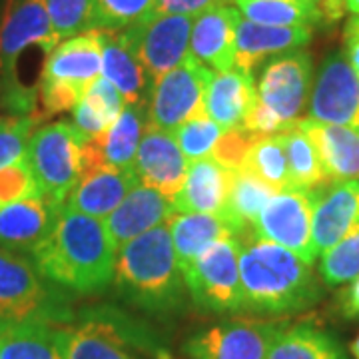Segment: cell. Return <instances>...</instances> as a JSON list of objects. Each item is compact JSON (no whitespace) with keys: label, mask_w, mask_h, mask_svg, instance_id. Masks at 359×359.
Listing matches in <instances>:
<instances>
[{"label":"cell","mask_w":359,"mask_h":359,"mask_svg":"<svg viewBox=\"0 0 359 359\" xmlns=\"http://www.w3.org/2000/svg\"><path fill=\"white\" fill-rule=\"evenodd\" d=\"M256 138V134H252L244 128L226 130L219 136L218 144L214 146L210 158L216 160L219 166L230 170V172H240L244 168L245 156H248Z\"/></svg>","instance_id":"cell-41"},{"label":"cell","mask_w":359,"mask_h":359,"mask_svg":"<svg viewBox=\"0 0 359 359\" xmlns=\"http://www.w3.org/2000/svg\"><path fill=\"white\" fill-rule=\"evenodd\" d=\"M240 238H224L202 252L184 271V282L192 302L210 313L242 311L240 280Z\"/></svg>","instance_id":"cell-7"},{"label":"cell","mask_w":359,"mask_h":359,"mask_svg":"<svg viewBox=\"0 0 359 359\" xmlns=\"http://www.w3.org/2000/svg\"><path fill=\"white\" fill-rule=\"evenodd\" d=\"M0 359H65L62 327L39 321L2 325Z\"/></svg>","instance_id":"cell-29"},{"label":"cell","mask_w":359,"mask_h":359,"mask_svg":"<svg viewBox=\"0 0 359 359\" xmlns=\"http://www.w3.org/2000/svg\"><path fill=\"white\" fill-rule=\"evenodd\" d=\"M321 280L325 285H344L359 276V222L346 236L321 254Z\"/></svg>","instance_id":"cell-35"},{"label":"cell","mask_w":359,"mask_h":359,"mask_svg":"<svg viewBox=\"0 0 359 359\" xmlns=\"http://www.w3.org/2000/svg\"><path fill=\"white\" fill-rule=\"evenodd\" d=\"M212 74L210 68L188 58L156 78L146 106L148 128L174 132L186 120L204 112L205 88Z\"/></svg>","instance_id":"cell-10"},{"label":"cell","mask_w":359,"mask_h":359,"mask_svg":"<svg viewBox=\"0 0 359 359\" xmlns=\"http://www.w3.org/2000/svg\"><path fill=\"white\" fill-rule=\"evenodd\" d=\"M233 172L208 158L188 164V172L178 196L174 198L176 214H219L228 202Z\"/></svg>","instance_id":"cell-25"},{"label":"cell","mask_w":359,"mask_h":359,"mask_svg":"<svg viewBox=\"0 0 359 359\" xmlns=\"http://www.w3.org/2000/svg\"><path fill=\"white\" fill-rule=\"evenodd\" d=\"M268 359H347V355L332 334L309 323H297L283 325Z\"/></svg>","instance_id":"cell-30"},{"label":"cell","mask_w":359,"mask_h":359,"mask_svg":"<svg viewBox=\"0 0 359 359\" xmlns=\"http://www.w3.org/2000/svg\"><path fill=\"white\" fill-rule=\"evenodd\" d=\"M240 13L230 4H219L194 18L190 36V58L212 72L233 68L236 25Z\"/></svg>","instance_id":"cell-18"},{"label":"cell","mask_w":359,"mask_h":359,"mask_svg":"<svg viewBox=\"0 0 359 359\" xmlns=\"http://www.w3.org/2000/svg\"><path fill=\"white\" fill-rule=\"evenodd\" d=\"M0 330H2V323H0Z\"/></svg>","instance_id":"cell-49"},{"label":"cell","mask_w":359,"mask_h":359,"mask_svg":"<svg viewBox=\"0 0 359 359\" xmlns=\"http://www.w3.org/2000/svg\"><path fill=\"white\" fill-rule=\"evenodd\" d=\"M344 50L347 62L359 78V16H351L344 30Z\"/></svg>","instance_id":"cell-43"},{"label":"cell","mask_w":359,"mask_h":359,"mask_svg":"<svg viewBox=\"0 0 359 359\" xmlns=\"http://www.w3.org/2000/svg\"><path fill=\"white\" fill-rule=\"evenodd\" d=\"M244 18L266 26L313 28L323 22L318 6L309 0H233Z\"/></svg>","instance_id":"cell-31"},{"label":"cell","mask_w":359,"mask_h":359,"mask_svg":"<svg viewBox=\"0 0 359 359\" xmlns=\"http://www.w3.org/2000/svg\"><path fill=\"white\" fill-rule=\"evenodd\" d=\"M52 28L66 40L94 28V0H46Z\"/></svg>","instance_id":"cell-38"},{"label":"cell","mask_w":359,"mask_h":359,"mask_svg":"<svg viewBox=\"0 0 359 359\" xmlns=\"http://www.w3.org/2000/svg\"><path fill=\"white\" fill-rule=\"evenodd\" d=\"M172 134H174L176 144L182 150L184 158L188 162H194V160L208 158V156L212 154V150L218 144L224 130L219 128L218 124L205 112H200V114H196L190 120H186Z\"/></svg>","instance_id":"cell-36"},{"label":"cell","mask_w":359,"mask_h":359,"mask_svg":"<svg viewBox=\"0 0 359 359\" xmlns=\"http://www.w3.org/2000/svg\"><path fill=\"white\" fill-rule=\"evenodd\" d=\"M242 170L266 182L276 192L290 188L287 158H285V148L282 142V132L269 134V136H257L245 156Z\"/></svg>","instance_id":"cell-34"},{"label":"cell","mask_w":359,"mask_h":359,"mask_svg":"<svg viewBox=\"0 0 359 359\" xmlns=\"http://www.w3.org/2000/svg\"><path fill=\"white\" fill-rule=\"evenodd\" d=\"M311 28H283L256 25L240 14L236 25L233 68L254 74V68L269 56L299 50L311 40Z\"/></svg>","instance_id":"cell-20"},{"label":"cell","mask_w":359,"mask_h":359,"mask_svg":"<svg viewBox=\"0 0 359 359\" xmlns=\"http://www.w3.org/2000/svg\"><path fill=\"white\" fill-rule=\"evenodd\" d=\"M349 351H351V355L353 359H359V335L351 341V346H349Z\"/></svg>","instance_id":"cell-47"},{"label":"cell","mask_w":359,"mask_h":359,"mask_svg":"<svg viewBox=\"0 0 359 359\" xmlns=\"http://www.w3.org/2000/svg\"><path fill=\"white\" fill-rule=\"evenodd\" d=\"M34 196H42V192L26 158L0 168V210Z\"/></svg>","instance_id":"cell-40"},{"label":"cell","mask_w":359,"mask_h":359,"mask_svg":"<svg viewBox=\"0 0 359 359\" xmlns=\"http://www.w3.org/2000/svg\"><path fill=\"white\" fill-rule=\"evenodd\" d=\"M98 30V28H96ZM102 52V76L112 82L124 96L126 104H144L148 86V74L132 50L124 30H98Z\"/></svg>","instance_id":"cell-28"},{"label":"cell","mask_w":359,"mask_h":359,"mask_svg":"<svg viewBox=\"0 0 359 359\" xmlns=\"http://www.w3.org/2000/svg\"><path fill=\"white\" fill-rule=\"evenodd\" d=\"M257 100L254 74L231 68L226 72H214L204 96V112L219 128L236 130L244 126L248 112Z\"/></svg>","instance_id":"cell-24"},{"label":"cell","mask_w":359,"mask_h":359,"mask_svg":"<svg viewBox=\"0 0 359 359\" xmlns=\"http://www.w3.org/2000/svg\"><path fill=\"white\" fill-rule=\"evenodd\" d=\"M174 214L176 210L170 198L158 190L138 184L102 222L116 248H122L142 233L168 224V219Z\"/></svg>","instance_id":"cell-17"},{"label":"cell","mask_w":359,"mask_h":359,"mask_svg":"<svg viewBox=\"0 0 359 359\" xmlns=\"http://www.w3.org/2000/svg\"><path fill=\"white\" fill-rule=\"evenodd\" d=\"M309 118L359 132V78L344 52L321 62L309 94Z\"/></svg>","instance_id":"cell-13"},{"label":"cell","mask_w":359,"mask_h":359,"mask_svg":"<svg viewBox=\"0 0 359 359\" xmlns=\"http://www.w3.org/2000/svg\"><path fill=\"white\" fill-rule=\"evenodd\" d=\"M240 240L242 311L290 316L320 302L321 285L309 264L282 245L259 240L252 230L240 236Z\"/></svg>","instance_id":"cell-2"},{"label":"cell","mask_w":359,"mask_h":359,"mask_svg":"<svg viewBox=\"0 0 359 359\" xmlns=\"http://www.w3.org/2000/svg\"><path fill=\"white\" fill-rule=\"evenodd\" d=\"M86 138L72 122H52L34 130L26 148V162L39 182L40 192L65 208L70 192L82 178V148Z\"/></svg>","instance_id":"cell-6"},{"label":"cell","mask_w":359,"mask_h":359,"mask_svg":"<svg viewBox=\"0 0 359 359\" xmlns=\"http://www.w3.org/2000/svg\"><path fill=\"white\" fill-rule=\"evenodd\" d=\"M146 128V104H126V108L110 128L94 138H86L82 148V174L98 166L134 170Z\"/></svg>","instance_id":"cell-15"},{"label":"cell","mask_w":359,"mask_h":359,"mask_svg":"<svg viewBox=\"0 0 359 359\" xmlns=\"http://www.w3.org/2000/svg\"><path fill=\"white\" fill-rule=\"evenodd\" d=\"M0 74H2V60H0Z\"/></svg>","instance_id":"cell-48"},{"label":"cell","mask_w":359,"mask_h":359,"mask_svg":"<svg viewBox=\"0 0 359 359\" xmlns=\"http://www.w3.org/2000/svg\"><path fill=\"white\" fill-rule=\"evenodd\" d=\"M295 126L308 136L318 150L321 166L332 182L359 180V132L346 126L299 118Z\"/></svg>","instance_id":"cell-23"},{"label":"cell","mask_w":359,"mask_h":359,"mask_svg":"<svg viewBox=\"0 0 359 359\" xmlns=\"http://www.w3.org/2000/svg\"><path fill=\"white\" fill-rule=\"evenodd\" d=\"M346 8L349 13H353V16H359V0H344Z\"/></svg>","instance_id":"cell-46"},{"label":"cell","mask_w":359,"mask_h":359,"mask_svg":"<svg viewBox=\"0 0 359 359\" xmlns=\"http://www.w3.org/2000/svg\"><path fill=\"white\" fill-rule=\"evenodd\" d=\"M39 124V116H0V168L26 158L30 136Z\"/></svg>","instance_id":"cell-39"},{"label":"cell","mask_w":359,"mask_h":359,"mask_svg":"<svg viewBox=\"0 0 359 359\" xmlns=\"http://www.w3.org/2000/svg\"><path fill=\"white\" fill-rule=\"evenodd\" d=\"M318 6L323 22H337L346 14V2L344 0H309Z\"/></svg>","instance_id":"cell-44"},{"label":"cell","mask_w":359,"mask_h":359,"mask_svg":"<svg viewBox=\"0 0 359 359\" xmlns=\"http://www.w3.org/2000/svg\"><path fill=\"white\" fill-rule=\"evenodd\" d=\"M320 190H295L285 188L276 192L264 210L257 214L252 226V233L271 244L290 250L292 254L304 259L306 264L316 262L313 250V208Z\"/></svg>","instance_id":"cell-9"},{"label":"cell","mask_w":359,"mask_h":359,"mask_svg":"<svg viewBox=\"0 0 359 359\" xmlns=\"http://www.w3.org/2000/svg\"><path fill=\"white\" fill-rule=\"evenodd\" d=\"M154 8L156 0H94V28L126 30L148 18Z\"/></svg>","instance_id":"cell-37"},{"label":"cell","mask_w":359,"mask_h":359,"mask_svg":"<svg viewBox=\"0 0 359 359\" xmlns=\"http://www.w3.org/2000/svg\"><path fill=\"white\" fill-rule=\"evenodd\" d=\"M114 285L126 302L150 313H170L182 308L188 287L168 224L118 248Z\"/></svg>","instance_id":"cell-3"},{"label":"cell","mask_w":359,"mask_h":359,"mask_svg":"<svg viewBox=\"0 0 359 359\" xmlns=\"http://www.w3.org/2000/svg\"><path fill=\"white\" fill-rule=\"evenodd\" d=\"M192 25V16L152 13L124 30L132 50L152 82L190 58Z\"/></svg>","instance_id":"cell-11"},{"label":"cell","mask_w":359,"mask_h":359,"mask_svg":"<svg viewBox=\"0 0 359 359\" xmlns=\"http://www.w3.org/2000/svg\"><path fill=\"white\" fill-rule=\"evenodd\" d=\"M62 40L54 32L46 0H11L0 22L2 74L14 80L22 52L36 46L50 54Z\"/></svg>","instance_id":"cell-14"},{"label":"cell","mask_w":359,"mask_h":359,"mask_svg":"<svg viewBox=\"0 0 359 359\" xmlns=\"http://www.w3.org/2000/svg\"><path fill=\"white\" fill-rule=\"evenodd\" d=\"M188 164L172 132L146 128L134 162L138 184L158 190L174 202L186 178Z\"/></svg>","instance_id":"cell-16"},{"label":"cell","mask_w":359,"mask_h":359,"mask_svg":"<svg viewBox=\"0 0 359 359\" xmlns=\"http://www.w3.org/2000/svg\"><path fill=\"white\" fill-rule=\"evenodd\" d=\"M168 228L182 273L212 244L242 236L224 214H174Z\"/></svg>","instance_id":"cell-26"},{"label":"cell","mask_w":359,"mask_h":359,"mask_svg":"<svg viewBox=\"0 0 359 359\" xmlns=\"http://www.w3.org/2000/svg\"><path fill=\"white\" fill-rule=\"evenodd\" d=\"M138 186L134 170H118L110 166L92 168L82 174L76 188L70 192L65 208L92 216V218H108L120 202Z\"/></svg>","instance_id":"cell-21"},{"label":"cell","mask_w":359,"mask_h":359,"mask_svg":"<svg viewBox=\"0 0 359 359\" xmlns=\"http://www.w3.org/2000/svg\"><path fill=\"white\" fill-rule=\"evenodd\" d=\"M273 194L276 190L256 176L248 174L244 170L233 172L228 202L219 214H224L244 236L245 231L252 230L257 214L264 210V205L268 204Z\"/></svg>","instance_id":"cell-33"},{"label":"cell","mask_w":359,"mask_h":359,"mask_svg":"<svg viewBox=\"0 0 359 359\" xmlns=\"http://www.w3.org/2000/svg\"><path fill=\"white\" fill-rule=\"evenodd\" d=\"M282 330L276 321L228 320L198 332L184 351L192 359H268Z\"/></svg>","instance_id":"cell-12"},{"label":"cell","mask_w":359,"mask_h":359,"mask_svg":"<svg viewBox=\"0 0 359 359\" xmlns=\"http://www.w3.org/2000/svg\"><path fill=\"white\" fill-rule=\"evenodd\" d=\"M54 283L46 282L30 262L0 248V323H48L70 321L72 313L66 302L52 290Z\"/></svg>","instance_id":"cell-5"},{"label":"cell","mask_w":359,"mask_h":359,"mask_svg":"<svg viewBox=\"0 0 359 359\" xmlns=\"http://www.w3.org/2000/svg\"><path fill=\"white\" fill-rule=\"evenodd\" d=\"M341 311L349 320L359 318V276L349 283V287L341 294Z\"/></svg>","instance_id":"cell-45"},{"label":"cell","mask_w":359,"mask_h":359,"mask_svg":"<svg viewBox=\"0 0 359 359\" xmlns=\"http://www.w3.org/2000/svg\"><path fill=\"white\" fill-rule=\"evenodd\" d=\"M311 56L304 48L271 56L256 82L257 104L282 130L294 128L311 94Z\"/></svg>","instance_id":"cell-8"},{"label":"cell","mask_w":359,"mask_h":359,"mask_svg":"<svg viewBox=\"0 0 359 359\" xmlns=\"http://www.w3.org/2000/svg\"><path fill=\"white\" fill-rule=\"evenodd\" d=\"M116 252L102 219L62 208L50 233L30 250V262L46 282L86 295L114 282Z\"/></svg>","instance_id":"cell-1"},{"label":"cell","mask_w":359,"mask_h":359,"mask_svg":"<svg viewBox=\"0 0 359 359\" xmlns=\"http://www.w3.org/2000/svg\"><path fill=\"white\" fill-rule=\"evenodd\" d=\"M65 359H136L126 332L108 318H90L76 327H62Z\"/></svg>","instance_id":"cell-27"},{"label":"cell","mask_w":359,"mask_h":359,"mask_svg":"<svg viewBox=\"0 0 359 359\" xmlns=\"http://www.w3.org/2000/svg\"><path fill=\"white\" fill-rule=\"evenodd\" d=\"M231 0H156L154 13L178 14V16H192L205 13L219 4H228Z\"/></svg>","instance_id":"cell-42"},{"label":"cell","mask_w":359,"mask_h":359,"mask_svg":"<svg viewBox=\"0 0 359 359\" xmlns=\"http://www.w3.org/2000/svg\"><path fill=\"white\" fill-rule=\"evenodd\" d=\"M359 222V180L334 182L321 188L313 208V250L321 256Z\"/></svg>","instance_id":"cell-19"},{"label":"cell","mask_w":359,"mask_h":359,"mask_svg":"<svg viewBox=\"0 0 359 359\" xmlns=\"http://www.w3.org/2000/svg\"><path fill=\"white\" fill-rule=\"evenodd\" d=\"M98 76H102V52L98 30L62 40L42 66L40 102L44 114L72 112L78 100Z\"/></svg>","instance_id":"cell-4"},{"label":"cell","mask_w":359,"mask_h":359,"mask_svg":"<svg viewBox=\"0 0 359 359\" xmlns=\"http://www.w3.org/2000/svg\"><path fill=\"white\" fill-rule=\"evenodd\" d=\"M58 205L44 196L26 198L0 210V248L8 252H30L40 244L60 216Z\"/></svg>","instance_id":"cell-22"},{"label":"cell","mask_w":359,"mask_h":359,"mask_svg":"<svg viewBox=\"0 0 359 359\" xmlns=\"http://www.w3.org/2000/svg\"><path fill=\"white\" fill-rule=\"evenodd\" d=\"M282 142L287 158V176L290 188L295 190H321L332 184L321 166L318 150L302 130L294 128L282 132Z\"/></svg>","instance_id":"cell-32"}]
</instances>
